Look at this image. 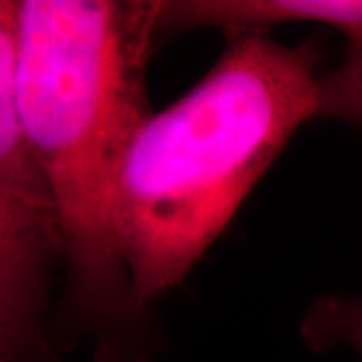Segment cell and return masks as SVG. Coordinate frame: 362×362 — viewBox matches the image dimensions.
I'll return each instance as SVG.
<instances>
[{
  "label": "cell",
  "mask_w": 362,
  "mask_h": 362,
  "mask_svg": "<svg viewBox=\"0 0 362 362\" xmlns=\"http://www.w3.org/2000/svg\"><path fill=\"white\" fill-rule=\"evenodd\" d=\"M157 0L16 2V99L69 266L71 296L101 324L135 320L115 228L117 181L151 115Z\"/></svg>",
  "instance_id": "6da1fadb"
},
{
  "label": "cell",
  "mask_w": 362,
  "mask_h": 362,
  "mask_svg": "<svg viewBox=\"0 0 362 362\" xmlns=\"http://www.w3.org/2000/svg\"><path fill=\"white\" fill-rule=\"evenodd\" d=\"M316 52L244 35L180 101L135 131L115 228L135 306L177 286L292 135L318 113Z\"/></svg>",
  "instance_id": "7a4b0ae2"
},
{
  "label": "cell",
  "mask_w": 362,
  "mask_h": 362,
  "mask_svg": "<svg viewBox=\"0 0 362 362\" xmlns=\"http://www.w3.org/2000/svg\"><path fill=\"white\" fill-rule=\"evenodd\" d=\"M57 226L0 202V362H57L45 332Z\"/></svg>",
  "instance_id": "3957f363"
},
{
  "label": "cell",
  "mask_w": 362,
  "mask_h": 362,
  "mask_svg": "<svg viewBox=\"0 0 362 362\" xmlns=\"http://www.w3.org/2000/svg\"><path fill=\"white\" fill-rule=\"evenodd\" d=\"M294 23L332 26L354 39L362 35V0H157V35L218 28L230 40Z\"/></svg>",
  "instance_id": "277c9868"
},
{
  "label": "cell",
  "mask_w": 362,
  "mask_h": 362,
  "mask_svg": "<svg viewBox=\"0 0 362 362\" xmlns=\"http://www.w3.org/2000/svg\"><path fill=\"white\" fill-rule=\"evenodd\" d=\"M0 202L57 226L51 197L28 151L18 115L16 2L11 0H0Z\"/></svg>",
  "instance_id": "5b68a950"
},
{
  "label": "cell",
  "mask_w": 362,
  "mask_h": 362,
  "mask_svg": "<svg viewBox=\"0 0 362 362\" xmlns=\"http://www.w3.org/2000/svg\"><path fill=\"white\" fill-rule=\"evenodd\" d=\"M318 117L362 125V35L349 39L340 65L318 77Z\"/></svg>",
  "instance_id": "8992f818"
},
{
  "label": "cell",
  "mask_w": 362,
  "mask_h": 362,
  "mask_svg": "<svg viewBox=\"0 0 362 362\" xmlns=\"http://www.w3.org/2000/svg\"><path fill=\"white\" fill-rule=\"evenodd\" d=\"M304 337L314 349L346 342L362 356V298L318 302L304 322Z\"/></svg>",
  "instance_id": "52a82bcc"
}]
</instances>
